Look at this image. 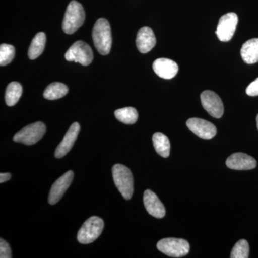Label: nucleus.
I'll return each instance as SVG.
<instances>
[{
	"label": "nucleus",
	"mask_w": 258,
	"mask_h": 258,
	"mask_svg": "<svg viewBox=\"0 0 258 258\" xmlns=\"http://www.w3.org/2000/svg\"><path fill=\"white\" fill-rule=\"evenodd\" d=\"M69 88L62 83L55 82L51 83L44 91L45 98L50 101L59 99L67 95Z\"/></svg>",
	"instance_id": "aec40b11"
},
{
	"label": "nucleus",
	"mask_w": 258,
	"mask_h": 258,
	"mask_svg": "<svg viewBox=\"0 0 258 258\" xmlns=\"http://www.w3.org/2000/svg\"><path fill=\"white\" fill-rule=\"evenodd\" d=\"M115 116L121 123L125 124H134L138 120V112L132 107L120 108L115 111Z\"/></svg>",
	"instance_id": "4be33fe9"
},
{
	"label": "nucleus",
	"mask_w": 258,
	"mask_h": 258,
	"mask_svg": "<svg viewBox=\"0 0 258 258\" xmlns=\"http://www.w3.org/2000/svg\"><path fill=\"white\" fill-rule=\"evenodd\" d=\"M66 60L76 62L87 66L92 62L93 53L92 49L83 41H76L71 45L64 55Z\"/></svg>",
	"instance_id": "0eeeda50"
},
{
	"label": "nucleus",
	"mask_w": 258,
	"mask_h": 258,
	"mask_svg": "<svg viewBox=\"0 0 258 258\" xmlns=\"http://www.w3.org/2000/svg\"><path fill=\"white\" fill-rule=\"evenodd\" d=\"M104 222L98 217H91L83 223L78 232V241L81 244H89L98 238L103 232Z\"/></svg>",
	"instance_id": "20e7f679"
},
{
	"label": "nucleus",
	"mask_w": 258,
	"mask_h": 258,
	"mask_svg": "<svg viewBox=\"0 0 258 258\" xmlns=\"http://www.w3.org/2000/svg\"><path fill=\"white\" fill-rule=\"evenodd\" d=\"M74 172L72 171H67L52 184L49 195V204L54 205L60 201L66 190L71 186L74 179Z\"/></svg>",
	"instance_id": "9d476101"
},
{
	"label": "nucleus",
	"mask_w": 258,
	"mask_h": 258,
	"mask_svg": "<svg viewBox=\"0 0 258 258\" xmlns=\"http://www.w3.org/2000/svg\"><path fill=\"white\" fill-rule=\"evenodd\" d=\"M153 69L161 79L169 80L177 74L179 66L174 60L168 58H159L153 63Z\"/></svg>",
	"instance_id": "4468645a"
},
{
	"label": "nucleus",
	"mask_w": 258,
	"mask_h": 258,
	"mask_svg": "<svg viewBox=\"0 0 258 258\" xmlns=\"http://www.w3.org/2000/svg\"><path fill=\"white\" fill-rule=\"evenodd\" d=\"M152 140L154 149L157 154L164 158L169 157L171 145L168 137L164 134L157 132L153 135Z\"/></svg>",
	"instance_id": "a211bd4d"
},
{
	"label": "nucleus",
	"mask_w": 258,
	"mask_h": 258,
	"mask_svg": "<svg viewBox=\"0 0 258 258\" xmlns=\"http://www.w3.org/2000/svg\"><path fill=\"white\" fill-rule=\"evenodd\" d=\"M201 102L203 108L214 118H221L224 113V106L221 98L211 91L202 93Z\"/></svg>",
	"instance_id": "1a4fd4ad"
},
{
	"label": "nucleus",
	"mask_w": 258,
	"mask_h": 258,
	"mask_svg": "<svg viewBox=\"0 0 258 258\" xmlns=\"http://www.w3.org/2000/svg\"><path fill=\"white\" fill-rule=\"evenodd\" d=\"M157 248L169 257H181L189 253L190 245L184 239L169 237L159 241Z\"/></svg>",
	"instance_id": "423d86ee"
},
{
	"label": "nucleus",
	"mask_w": 258,
	"mask_h": 258,
	"mask_svg": "<svg viewBox=\"0 0 258 258\" xmlns=\"http://www.w3.org/2000/svg\"><path fill=\"white\" fill-rule=\"evenodd\" d=\"M241 57L247 64L258 62V38L251 39L244 42L240 51Z\"/></svg>",
	"instance_id": "f3484780"
},
{
	"label": "nucleus",
	"mask_w": 258,
	"mask_h": 258,
	"mask_svg": "<svg viewBox=\"0 0 258 258\" xmlns=\"http://www.w3.org/2000/svg\"><path fill=\"white\" fill-rule=\"evenodd\" d=\"M15 55V47L13 45L2 44L0 46V66L10 64L14 59Z\"/></svg>",
	"instance_id": "5701e85b"
},
{
	"label": "nucleus",
	"mask_w": 258,
	"mask_h": 258,
	"mask_svg": "<svg viewBox=\"0 0 258 258\" xmlns=\"http://www.w3.org/2000/svg\"><path fill=\"white\" fill-rule=\"evenodd\" d=\"M12 255L11 248H10L9 244L3 238L0 240V257L1 258H11Z\"/></svg>",
	"instance_id": "393cba45"
},
{
	"label": "nucleus",
	"mask_w": 258,
	"mask_h": 258,
	"mask_svg": "<svg viewBox=\"0 0 258 258\" xmlns=\"http://www.w3.org/2000/svg\"><path fill=\"white\" fill-rule=\"evenodd\" d=\"M249 244L247 240H239L234 246L231 252V258H247L249 257Z\"/></svg>",
	"instance_id": "b1692460"
},
{
	"label": "nucleus",
	"mask_w": 258,
	"mask_h": 258,
	"mask_svg": "<svg viewBox=\"0 0 258 258\" xmlns=\"http://www.w3.org/2000/svg\"><path fill=\"white\" fill-rule=\"evenodd\" d=\"M23 93V87L20 83L12 82L7 87L5 102L8 106H13L18 103Z\"/></svg>",
	"instance_id": "412c9836"
},
{
	"label": "nucleus",
	"mask_w": 258,
	"mask_h": 258,
	"mask_svg": "<svg viewBox=\"0 0 258 258\" xmlns=\"http://www.w3.org/2000/svg\"><path fill=\"white\" fill-rule=\"evenodd\" d=\"M237 23L238 17L235 13H229L222 16L215 32L219 40L222 42L230 41L235 34Z\"/></svg>",
	"instance_id": "6e6552de"
},
{
	"label": "nucleus",
	"mask_w": 258,
	"mask_h": 258,
	"mask_svg": "<svg viewBox=\"0 0 258 258\" xmlns=\"http://www.w3.org/2000/svg\"><path fill=\"white\" fill-rule=\"evenodd\" d=\"M246 93L249 96H258V78L247 86L246 88Z\"/></svg>",
	"instance_id": "a878e982"
},
{
	"label": "nucleus",
	"mask_w": 258,
	"mask_h": 258,
	"mask_svg": "<svg viewBox=\"0 0 258 258\" xmlns=\"http://www.w3.org/2000/svg\"><path fill=\"white\" fill-rule=\"evenodd\" d=\"M93 40L96 50L100 54L106 55L111 51L112 45L111 29L108 20L100 18L93 28Z\"/></svg>",
	"instance_id": "f257e3e1"
},
{
	"label": "nucleus",
	"mask_w": 258,
	"mask_h": 258,
	"mask_svg": "<svg viewBox=\"0 0 258 258\" xmlns=\"http://www.w3.org/2000/svg\"><path fill=\"white\" fill-rule=\"evenodd\" d=\"M11 178V174L10 173H1L0 174V183H4L8 181Z\"/></svg>",
	"instance_id": "bb28decb"
},
{
	"label": "nucleus",
	"mask_w": 258,
	"mask_h": 258,
	"mask_svg": "<svg viewBox=\"0 0 258 258\" xmlns=\"http://www.w3.org/2000/svg\"><path fill=\"white\" fill-rule=\"evenodd\" d=\"M144 206L147 212L156 218H163L166 215L164 205L155 193L151 190H146L144 194Z\"/></svg>",
	"instance_id": "2eb2a0df"
},
{
	"label": "nucleus",
	"mask_w": 258,
	"mask_h": 258,
	"mask_svg": "<svg viewBox=\"0 0 258 258\" xmlns=\"http://www.w3.org/2000/svg\"><path fill=\"white\" fill-rule=\"evenodd\" d=\"M85 20V12L81 4L71 1L66 10L62 28L64 33L72 35L82 26Z\"/></svg>",
	"instance_id": "7ed1b4c3"
},
{
	"label": "nucleus",
	"mask_w": 258,
	"mask_h": 258,
	"mask_svg": "<svg viewBox=\"0 0 258 258\" xmlns=\"http://www.w3.org/2000/svg\"><path fill=\"white\" fill-rule=\"evenodd\" d=\"M46 126L42 122L38 121L24 127L13 137L14 142L25 145H33L45 135Z\"/></svg>",
	"instance_id": "39448f33"
},
{
	"label": "nucleus",
	"mask_w": 258,
	"mask_h": 258,
	"mask_svg": "<svg viewBox=\"0 0 258 258\" xmlns=\"http://www.w3.org/2000/svg\"><path fill=\"white\" fill-rule=\"evenodd\" d=\"M226 165L234 170H250L256 167L257 161L247 154L235 153L227 158Z\"/></svg>",
	"instance_id": "ddd939ff"
},
{
	"label": "nucleus",
	"mask_w": 258,
	"mask_h": 258,
	"mask_svg": "<svg viewBox=\"0 0 258 258\" xmlns=\"http://www.w3.org/2000/svg\"><path fill=\"white\" fill-rule=\"evenodd\" d=\"M80 129H81V126L77 122H75L70 126L62 142L56 149L55 157L57 159H61L64 157L71 150L72 147H74L75 142L78 138Z\"/></svg>",
	"instance_id": "f8f14e48"
},
{
	"label": "nucleus",
	"mask_w": 258,
	"mask_h": 258,
	"mask_svg": "<svg viewBox=\"0 0 258 258\" xmlns=\"http://www.w3.org/2000/svg\"><path fill=\"white\" fill-rule=\"evenodd\" d=\"M115 186L125 200H129L134 194V177L126 166L117 164L112 168Z\"/></svg>",
	"instance_id": "f03ea898"
},
{
	"label": "nucleus",
	"mask_w": 258,
	"mask_h": 258,
	"mask_svg": "<svg viewBox=\"0 0 258 258\" xmlns=\"http://www.w3.org/2000/svg\"><path fill=\"white\" fill-rule=\"evenodd\" d=\"M136 42L139 52L144 54L150 52L154 48L157 40L152 29L149 27H144L139 30Z\"/></svg>",
	"instance_id": "dca6fc26"
},
{
	"label": "nucleus",
	"mask_w": 258,
	"mask_h": 258,
	"mask_svg": "<svg viewBox=\"0 0 258 258\" xmlns=\"http://www.w3.org/2000/svg\"><path fill=\"white\" fill-rule=\"evenodd\" d=\"M256 120H257V126L258 129V115H257V118H256Z\"/></svg>",
	"instance_id": "cd10ccee"
},
{
	"label": "nucleus",
	"mask_w": 258,
	"mask_h": 258,
	"mask_svg": "<svg viewBox=\"0 0 258 258\" xmlns=\"http://www.w3.org/2000/svg\"><path fill=\"white\" fill-rule=\"evenodd\" d=\"M186 125L194 134L203 139H211L217 134L215 125L201 118H190L186 121Z\"/></svg>",
	"instance_id": "9b49d317"
},
{
	"label": "nucleus",
	"mask_w": 258,
	"mask_h": 258,
	"mask_svg": "<svg viewBox=\"0 0 258 258\" xmlns=\"http://www.w3.org/2000/svg\"><path fill=\"white\" fill-rule=\"evenodd\" d=\"M45 43H46V35L44 32H39L30 44L29 47L28 57L30 60H35L45 50Z\"/></svg>",
	"instance_id": "6ab92c4d"
}]
</instances>
